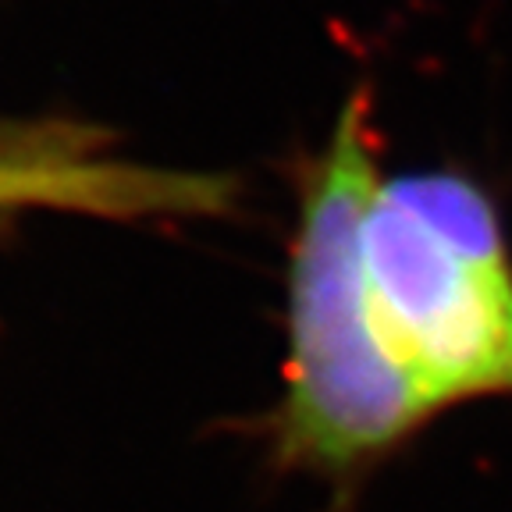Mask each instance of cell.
I'll return each instance as SVG.
<instances>
[{"label": "cell", "mask_w": 512, "mask_h": 512, "mask_svg": "<svg viewBox=\"0 0 512 512\" xmlns=\"http://www.w3.org/2000/svg\"><path fill=\"white\" fill-rule=\"evenodd\" d=\"M228 200L232 185L221 175L139 168L93 157L82 146L0 157V210L54 207L100 217H189L224 210Z\"/></svg>", "instance_id": "obj_3"}, {"label": "cell", "mask_w": 512, "mask_h": 512, "mask_svg": "<svg viewBox=\"0 0 512 512\" xmlns=\"http://www.w3.org/2000/svg\"><path fill=\"white\" fill-rule=\"evenodd\" d=\"M381 178L367 96L352 93L299 192L274 413L278 456L331 480L363 473L434 420L363 310L360 228Z\"/></svg>", "instance_id": "obj_1"}, {"label": "cell", "mask_w": 512, "mask_h": 512, "mask_svg": "<svg viewBox=\"0 0 512 512\" xmlns=\"http://www.w3.org/2000/svg\"><path fill=\"white\" fill-rule=\"evenodd\" d=\"M360 285L377 345L434 416L512 399V253L477 182L384 175L363 214Z\"/></svg>", "instance_id": "obj_2"}]
</instances>
